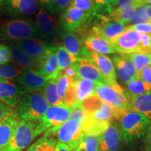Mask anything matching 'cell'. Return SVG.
<instances>
[{"label": "cell", "mask_w": 151, "mask_h": 151, "mask_svg": "<svg viewBox=\"0 0 151 151\" xmlns=\"http://www.w3.org/2000/svg\"><path fill=\"white\" fill-rule=\"evenodd\" d=\"M133 0H116L115 1V9L125 6L129 4Z\"/></svg>", "instance_id": "cell-49"}, {"label": "cell", "mask_w": 151, "mask_h": 151, "mask_svg": "<svg viewBox=\"0 0 151 151\" xmlns=\"http://www.w3.org/2000/svg\"><path fill=\"white\" fill-rule=\"evenodd\" d=\"M129 111L140 113L151 121V90L141 95H129Z\"/></svg>", "instance_id": "cell-23"}, {"label": "cell", "mask_w": 151, "mask_h": 151, "mask_svg": "<svg viewBox=\"0 0 151 151\" xmlns=\"http://www.w3.org/2000/svg\"><path fill=\"white\" fill-rule=\"evenodd\" d=\"M127 93L131 96H139L151 90V85H149L140 78H136L126 84Z\"/></svg>", "instance_id": "cell-31"}, {"label": "cell", "mask_w": 151, "mask_h": 151, "mask_svg": "<svg viewBox=\"0 0 151 151\" xmlns=\"http://www.w3.org/2000/svg\"><path fill=\"white\" fill-rule=\"evenodd\" d=\"M56 80L57 86H58V94H59L60 99L63 102L66 92H67L69 86L73 83V79L69 78V77L63 74L61 72H59V73L56 76Z\"/></svg>", "instance_id": "cell-36"}, {"label": "cell", "mask_w": 151, "mask_h": 151, "mask_svg": "<svg viewBox=\"0 0 151 151\" xmlns=\"http://www.w3.org/2000/svg\"><path fill=\"white\" fill-rule=\"evenodd\" d=\"M43 94L46 99L48 105L50 106H63L65 105L60 99L58 94V86L56 78L50 79L48 83L43 90Z\"/></svg>", "instance_id": "cell-28"}, {"label": "cell", "mask_w": 151, "mask_h": 151, "mask_svg": "<svg viewBox=\"0 0 151 151\" xmlns=\"http://www.w3.org/2000/svg\"><path fill=\"white\" fill-rule=\"evenodd\" d=\"M139 78L146 83L151 85V65L147 66L139 73Z\"/></svg>", "instance_id": "cell-46"}, {"label": "cell", "mask_w": 151, "mask_h": 151, "mask_svg": "<svg viewBox=\"0 0 151 151\" xmlns=\"http://www.w3.org/2000/svg\"><path fill=\"white\" fill-rule=\"evenodd\" d=\"M133 1L137 8L141 6L151 4V0H133Z\"/></svg>", "instance_id": "cell-51"}, {"label": "cell", "mask_w": 151, "mask_h": 151, "mask_svg": "<svg viewBox=\"0 0 151 151\" xmlns=\"http://www.w3.org/2000/svg\"><path fill=\"white\" fill-rule=\"evenodd\" d=\"M116 0H95L94 16H107L115 9Z\"/></svg>", "instance_id": "cell-34"}, {"label": "cell", "mask_w": 151, "mask_h": 151, "mask_svg": "<svg viewBox=\"0 0 151 151\" xmlns=\"http://www.w3.org/2000/svg\"><path fill=\"white\" fill-rule=\"evenodd\" d=\"M137 9V7L132 1L129 4L125 6L122 8H116L107 17L111 20L122 22L127 25V24L131 21Z\"/></svg>", "instance_id": "cell-27"}, {"label": "cell", "mask_w": 151, "mask_h": 151, "mask_svg": "<svg viewBox=\"0 0 151 151\" xmlns=\"http://www.w3.org/2000/svg\"><path fill=\"white\" fill-rule=\"evenodd\" d=\"M141 46L143 53L151 54V36L141 34Z\"/></svg>", "instance_id": "cell-41"}, {"label": "cell", "mask_w": 151, "mask_h": 151, "mask_svg": "<svg viewBox=\"0 0 151 151\" xmlns=\"http://www.w3.org/2000/svg\"><path fill=\"white\" fill-rule=\"evenodd\" d=\"M38 37L35 20L32 19H14L0 26V41L15 42Z\"/></svg>", "instance_id": "cell-3"}, {"label": "cell", "mask_w": 151, "mask_h": 151, "mask_svg": "<svg viewBox=\"0 0 151 151\" xmlns=\"http://www.w3.org/2000/svg\"><path fill=\"white\" fill-rule=\"evenodd\" d=\"M3 80H4V79H3V78H1V77H0V81H2Z\"/></svg>", "instance_id": "cell-55"}, {"label": "cell", "mask_w": 151, "mask_h": 151, "mask_svg": "<svg viewBox=\"0 0 151 151\" xmlns=\"http://www.w3.org/2000/svg\"><path fill=\"white\" fill-rule=\"evenodd\" d=\"M60 72L62 73L63 74L66 75L67 76L69 77V78H71L76 79V78H78V74H77V72H76V70L75 67H73V65L70 66V67L66 68V69H64V70L60 71Z\"/></svg>", "instance_id": "cell-47"}, {"label": "cell", "mask_w": 151, "mask_h": 151, "mask_svg": "<svg viewBox=\"0 0 151 151\" xmlns=\"http://www.w3.org/2000/svg\"><path fill=\"white\" fill-rule=\"evenodd\" d=\"M56 134L58 142L67 146L71 150H75L83 134L81 124L70 118L60 127Z\"/></svg>", "instance_id": "cell-9"}, {"label": "cell", "mask_w": 151, "mask_h": 151, "mask_svg": "<svg viewBox=\"0 0 151 151\" xmlns=\"http://www.w3.org/2000/svg\"><path fill=\"white\" fill-rule=\"evenodd\" d=\"M58 141L53 137L43 135L25 151H55Z\"/></svg>", "instance_id": "cell-29"}, {"label": "cell", "mask_w": 151, "mask_h": 151, "mask_svg": "<svg viewBox=\"0 0 151 151\" xmlns=\"http://www.w3.org/2000/svg\"><path fill=\"white\" fill-rule=\"evenodd\" d=\"M13 116H15L14 110L0 101V122Z\"/></svg>", "instance_id": "cell-43"}, {"label": "cell", "mask_w": 151, "mask_h": 151, "mask_svg": "<svg viewBox=\"0 0 151 151\" xmlns=\"http://www.w3.org/2000/svg\"><path fill=\"white\" fill-rule=\"evenodd\" d=\"M149 22H150V23L151 24V18H150V21H149Z\"/></svg>", "instance_id": "cell-56"}, {"label": "cell", "mask_w": 151, "mask_h": 151, "mask_svg": "<svg viewBox=\"0 0 151 151\" xmlns=\"http://www.w3.org/2000/svg\"><path fill=\"white\" fill-rule=\"evenodd\" d=\"M72 1L73 0H56L55 15L63 12L68 6H70Z\"/></svg>", "instance_id": "cell-45"}, {"label": "cell", "mask_w": 151, "mask_h": 151, "mask_svg": "<svg viewBox=\"0 0 151 151\" xmlns=\"http://www.w3.org/2000/svg\"><path fill=\"white\" fill-rule=\"evenodd\" d=\"M56 53L59 62V72L70 67L79 60L76 56L69 53L62 46L56 47Z\"/></svg>", "instance_id": "cell-30"}, {"label": "cell", "mask_w": 151, "mask_h": 151, "mask_svg": "<svg viewBox=\"0 0 151 151\" xmlns=\"http://www.w3.org/2000/svg\"><path fill=\"white\" fill-rule=\"evenodd\" d=\"M127 29L134 30V31L137 32L139 34L151 36V24L150 22H144V23L127 25Z\"/></svg>", "instance_id": "cell-40"}, {"label": "cell", "mask_w": 151, "mask_h": 151, "mask_svg": "<svg viewBox=\"0 0 151 151\" xmlns=\"http://www.w3.org/2000/svg\"><path fill=\"white\" fill-rule=\"evenodd\" d=\"M55 151H71V150L67 146H66L65 144H62V143L58 141L56 145L55 150Z\"/></svg>", "instance_id": "cell-50"}, {"label": "cell", "mask_w": 151, "mask_h": 151, "mask_svg": "<svg viewBox=\"0 0 151 151\" xmlns=\"http://www.w3.org/2000/svg\"><path fill=\"white\" fill-rule=\"evenodd\" d=\"M48 107L43 94L33 92L22 96L13 110L19 121H40Z\"/></svg>", "instance_id": "cell-1"}, {"label": "cell", "mask_w": 151, "mask_h": 151, "mask_svg": "<svg viewBox=\"0 0 151 151\" xmlns=\"http://www.w3.org/2000/svg\"><path fill=\"white\" fill-rule=\"evenodd\" d=\"M116 52L127 55L142 52L141 46V34L134 30L127 29L111 41Z\"/></svg>", "instance_id": "cell-8"}, {"label": "cell", "mask_w": 151, "mask_h": 151, "mask_svg": "<svg viewBox=\"0 0 151 151\" xmlns=\"http://www.w3.org/2000/svg\"><path fill=\"white\" fill-rule=\"evenodd\" d=\"M11 60V52L9 46L5 44H0V64H6Z\"/></svg>", "instance_id": "cell-42"}, {"label": "cell", "mask_w": 151, "mask_h": 151, "mask_svg": "<svg viewBox=\"0 0 151 151\" xmlns=\"http://www.w3.org/2000/svg\"><path fill=\"white\" fill-rule=\"evenodd\" d=\"M94 5L95 0H73L70 4V6L90 14H93Z\"/></svg>", "instance_id": "cell-38"}, {"label": "cell", "mask_w": 151, "mask_h": 151, "mask_svg": "<svg viewBox=\"0 0 151 151\" xmlns=\"http://www.w3.org/2000/svg\"><path fill=\"white\" fill-rule=\"evenodd\" d=\"M41 6L46 9L52 16L55 15V8L56 0H38Z\"/></svg>", "instance_id": "cell-44"}, {"label": "cell", "mask_w": 151, "mask_h": 151, "mask_svg": "<svg viewBox=\"0 0 151 151\" xmlns=\"http://www.w3.org/2000/svg\"><path fill=\"white\" fill-rule=\"evenodd\" d=\"M150 18L148 16L146 11V6H141L138 7L136 9V11L132 17L131 21L129 22V25L132 24H137L139 23H144V22H149Z\"/></svg>", "instance_id": "cell-37"}, {"label": "cell", "mask_w": 151, "mask_h": 151, "mask_svg": "<svg viewBox=\"0 0 151 151\" xmlns=\"http://www.w3.org/2000/svg\"><path fill=\"white\" fill-rule=\"evenodd\" d=\"M19 120L13 116L0 122V150L8 147L14 137Z\"/></svg>", "instance_id": "cell-24"}, {"label": "cell", "mask_w": 151, "mask_h": 151, "mask_svg": "<svg viewBox=\"0 0 151 151\" xmlns=\"http://www.w3.org/2000/svg\"><path fill=\"white\" fill-rule=\"evenodd\" d=\"M72 108L67 106H50L45 113L40 124L43 129H52L58 132L60 127L71 118Z\"/></svg>", "instance_id": "cell-6"}, {"label": "cell", "mask_w": 151, "mask_h": 151, "mask_svg": "<svg viewBox=\"0 0 151 151\" xmlns=\"http://www.w3.org/2000/svg\"><path fill=\"white\" fill-rule=\"evenodd\" d=\"M75 151H99V137L83 134Z\"/></svg>", "instance_id": "cell-32"}, {"label": "cell", "mask_w": 151, "mask_h": 151, "mask_svg": "<svg viewBox=\"0 0 151 151\" xmlns=\"http://www.w3.org/2000/svg\"><path fill=\"white\" fill-rule=\"evenodd\" d=\"M45 132L40 121H19L14 135L6 148L7 151H22L38 136Z\"/></svg>", "instance_id": "cell-4"}, {"label": "cell", "mask_w": 151, "mask_h": 151, "mask_svg": "<svg viewBox=\"0 0 151 151\" xmlns=\"http://www.w3.org/2000/svg\"><path fill=\"white\" fill-rule=\"evenodd\" d=\"M2 4H3V0H0V10H1V7H2Z\"/></svg>", "instance_id": "cell-53"}, {"label": "cell", "mask_w": 151, "mask_h": 151, "mask_svg": "<svg viewBox=\"0 0 151 151\" xmlns=\"http://www.w3.org/2000/svg\"><path fill=\"white\" fill-rule=\"evenodd\" d=\"M82 41L88 50L100 54L116 53V50L109 41L101 36L92 32H86L83 35Z\"/></svg>", "instance_id": "cell-20"}, {"label": "cell", "mask_w": 151, "mask_h": 151, "mask_svg": "<svg viewBox=\"0 0 151 151\" xmlns=\"http://www.w3.org/2000/svg\"><path fill=\"white\" fill-rule=\"evenodd\" d=\"M23 71V69L10 64H0V77L5 80L17 78Z\"/></svg>", "instance_id": "cell-35"}, {"label": "cell", "mask_w": 151, "mask_h": 151, "mask_svg": "<svg viewBox=\"0 0 151 151\" xmlns=\"http://www.w3.org/2000/svg\"><path fill=\"white\" fill-rule=\"evenodd\" d=\"M73 65L76 70L78 78L106 84L98 67L90 59H80Z\"/></svg>", "instance_id": "cell-19"}, {"label": "cell", "mask_w": 151, "mask_h": 151, "mask_svg": "<svg viewBox=\"0 0 151 151\" xmlns=\"http://www.w3.org/2000/svg\"><path fill=\"white\" fill-rule=\"evenodd\" d=\"M0 151H7V150H6V148H4V149H1Z\"/></svg>", "instance_id": "cell-54"}, {"label": "cell", "mask_w": 151, "mask_h": 151, "mask_svg": "<svg viewBox=\"0 0 151 151\" xmlns=\"http://www.w3.org/2000/svg\"><path fill=\"white\" fill-rule=\"evenodd\" d=\"M36 70L44 77L56 78L59 73V62L56 53V47L52 46L41 58L37 60Z\"/></svg>", "instance_id": "cell-15"}, {"label": "cell", "mask_w": 151, "mask_h": 151, "mask_svg": "<svg viewBox=\"0 0 151 151\" xmlns=\"http://www.w3.org/2000/svg\"><path fill=\"white\" fill-rule=\"evenodd\" d=\"M87 116V113L80 105H76L72 107V112H71V119L76 120L79 124H82Z\"/></svg>", "instance_id": "cell-39"}, {"label": "cell", "mask_w": 151, "mask_h": 151, "mask_svg": "<svg viewBox=\"0 0 151 151\" xmlns=\"http://www.w3.org/2000/svg\"><path fill=\"white\" fill-rule=\"evenodd\" d=\"M113 61L116 76L123 83L126 85L131 81L139 78V73L134 65L125 55L114 56Z\"/></svg>", "instance_id": "cell-17"}, {"label": "cell", "mask_w": 151, "mask_h": 151, "mask_svg": "<svg viewBox=\"0 0 151 151\" xmlns=\"http://www.w3.org/2000/svg\"><path fill=\"white\" fill-rule=\"evenodd\" d=\"M143 151H151V123L146 132V140L144 143Z\"/></svg>", "instance_id": "cell-48"}, {"label": "cell", "mask_w": 151, "mask_h": 151, "mask_svg": "<svg viewBox=\"0 0 151 151\" xmlns=\"http://www.w3.org/2000/svg\"><path fill=\"white\" fill-rule=\"evenodd\" d=\"M125 55L133 62L139 73L147 66L151 65V54L134 52Z\"/></svg>", "instance_id": "cell-33"}, {"label": "cell", "mask_w": 151, "mask_h": 151, "mask_svg": "<svg viewBox=\"0 0 151 151\" xmlns=\"http://www.w3.org/2000/svg\"><path fill=\"white\" fill-rule=\"evenodd\" d=\"M28 92L21 86L8 80L0 81V101L14 109L18 100Z\"/></svg>", "instance_id": "cell-16"}, {"label": "cell", "mask_w": 151, "mask_h": 151, "mask_svg": "<svg viewBox=\"0 0 151 151\" xmlns=\"http://www.w3.org/2000/svg\"><path fill=\"white\" fill-rule=\"evenodd\" d=\"M146 6V11H147V14H148V16L150 19L151 18V4H148V5H145Z\"/></svg>", "instance_id": "cell-52"}, {"label": "cell", "mask_w": 151, "mask_h": 151, "mask_svg": "<svg viewBox=\"0 0 151 151\" xmlns=\"http://www.w3.org/2000/svg\"><path fill=\"white\" fill-rule=\"evenodd\" d=\"M123 141L119 126L111 123L99 137V151H122Z\"/></svg>", "instance_id": "cell-12"}, {"label": "cell", "mask_w": 151, "mask_h": 151, "mask_svg": "<svg viewBox=\"0 0 151 151\" xmlns=\"http://www.w3.org/2000/svg\"><path fill=\"white\" fill-rule=\"evenodd\" d=\"M38 0H3L4 12L15 19H27L37 14L40 7Z\"/></svg>", "instance_id": "cell-5"}, {"label": "cell", "mask_w": 151, "mask_h": 151, "mask_svg": "<svg viewBox=\"0 0 151 151\" xmlns=\"http://www.w3.org/2000/svg\"><path fill=\"white\" fill-rule=\"evenodd\" d=\"M39 39L49 41L53 39L56 33V25L53 17L46 9L40 6L35 20Z\"/></svg>", "instance_id": "cell-11"}, {"label": "cell", "mask_w": 151, "mask_h": 151, "mask_svg": "<svg viewBox=\"0 0 151 151\" xmlns=\"http://www.w3.org/2000/svg\"><path fill=\"white\" fill-rule=\"evenodd\" d=\"M50 79L52 78L40 75L36 69H27L22 71L16 78V82L28 93L33 92H41Z\"/></svg>", "instance_id": "cell-13"}, {"label": "cell", "mask_w": 151, "mask_h": 151, "mask_svg": "<svg viewBox=\"0 0 151 151\" xmlns=\"http://www.w3.org/2000/svg\"><path fill=\"white\" fill-rule=\"evenodd\" d=\"M90 60L95 64L104 79L106 84L109 86L117 84L116 69L113 63L109 57L103 54L89 50Z\"/></svg>", "instance_id": "cell-18"}, {"label": "cell", "mask_w": 151, "mask_h": 151, "mask_svg": "<svg viewBox=\"0 0 151 151\" xmlns=\"http://www.w3.org/2000/svg\"><path fill=\"white\" fill-rule=\"evenodd\" d=\"M62 47L69 53L80 59H90V52L84 46L82 39L72 32L63 29L60 34Z\"/></svg>", "instance_id": "cell-14"}, {"label": "cell", "mask_w": 151, "mask_h": 151, "mask_svg": "<svg viewBox=\"0 0 151 151\" xmlns=\"http://www.w3.org/2000/svg\"><path fill=\"white\" fill-rule=\"evenodd\" d=\"M119 127L122 138L127 143L134 142L146 134L150 120L140 113L128 111L120 118Z\"/></svg>", "instance_id": "cell-2"}, {"label": "cell", "mask_w": 151, "mask_h": 151, "mask_svg": "<svg viewBox=\"0 0 151 151\" xmlns=\"http://www.w3.org/2000/svg\"><path fill=\"white\" fill-rule=\"evenodd\" d=\"M97 20L94 22L90 32L101 36L111 41L127 30V25L122 22L111 20L107 16H95Z\"/></svg>", "instance_id": "cell-7"}, {"label": "cell", "mask_w": 151, "mask_h": 151, "mask_svg": "<svg viewBox=\"0 0 151 151\" xmlns=\"http://www.w3.org/2000/svg\"><path fill=\"white\" fill-rule=\"evenodd\" d=\"M117 84L109 86L105 83H96L94 94L102 102L112 106L116 99L117 90L116 86Z\"/></svg>", "instance_id": "cell-26"}, {"label": "cell", "mask_w": 151, "mask_h": 151, "mask_svg": "<svg viewBox=\"0 0 151 151\" xmlns=\"http://www.w3.org/2000/svg\"><path fill=\"white\" fill-rule=\"evenodd\" d=\"M73 82L75 85L76 96L78 104H81L82 101L88 99L90 96L94 95L96 83L80 78L74 79Z\"/></svg>", "instance_id": "cell-25"}, {"label": "cell", "mask_w": 151, "mask_h": 151, "mask_svg": "<svg viewBox=\"0 0 151 151\" xmlns=\"http://www.w3.org/2000/svg\"><path fill=\"white\" fill-rule=\"evenodd\" d=\"M8 46L11 52V61L19 68L23 70L36 69L37 60L26 53L14 42H8Z\"/></svg>", "instance_id": "cell-22"}, {"label": "cell", "mask_w": 151, "mask_h": 151, "mask_svg": "<svg viewBox=\"0 0 151 151\" xmlns=\"http://www.w3.org/2000/svg\"><path fill=\"white\" fill-rule=\"evenodd\" d=\"M14 43L36 60L41 58L49 48L53 46L49 41L39 38H29L24 40L15 41Z\"/></svg>", "instance_id": "cell-21"}, {"label": "cell", "mask_w": 151, "mask_h": 151, "mask_svg": "<svg viewBox=\"0 0 151 151\" xmlns=\"http://www.w3.org/2000/svg\"><path fill=\"white\" fill-rule=\"evenodd\" d=\"M93 16V14H88L72 6H69L62 13L60 23L64 29L73 32L81 29Z\"/></svg>", "instance_id": "cell-10"}]
</instances>
